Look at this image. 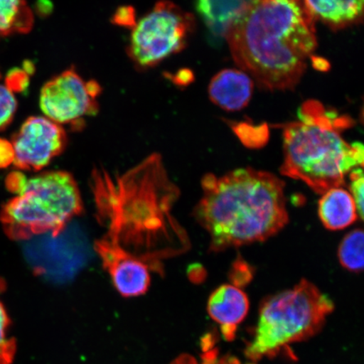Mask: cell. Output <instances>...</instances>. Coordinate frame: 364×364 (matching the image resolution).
<instances>
[{
	"label": "cell",
	"mask_w": 364,
	"mask_h": 364,
	"mask_svg": "<svg viewBox=\"0 0 364 364\" xmlns=\"http://www.w3.org/2000/svg\"><path fill=\"white\" fill-rule=\"evenodd\" d=\"M90 186L97 220L106 230L102 238L150 271L161 275L164 262L189 249L188 236L172 213L179 189L159 154L122 173L95 168Z\"/></svg>",
	"instance_id": "cell-1"
},
{
	"label": "cell",
	"mask_w": 364,
	"mask_h": 364,
	"mask_svg": "<svg viewBox=\"0 0 364 364\" xmlns=\"http://www.w3.org/2000/svg\"><path fill=\"white\" fill-rule=\"evenodd\" d=\"M304 0H252L225 40L234 60L264 88L295 87L317 47Z\"/></svg>",
	"instance_id": "cell-2"
},
{
	"label": "cell",
	"mask_w": 364,
	"mask_h": 364,
	"mask_svg": "<svg viewBox=\"0 0 364 364\" xmlns=\"http://www.w3.org/2000/svg\"><path fill=\"white\" fill-rule=\"evenodd\" d=\"M196 220L210 236V250L264 241L288 224L284 182L272 173L242 168L202 181Z\"/></svg>",
	"instance_id": "cell-3"
},
{
	"label": "cell",
	"mask_w": 364,
	"mask_h": 364,
	"mask_svg": "<svg viewBox=\"0 0 364 364\" xmlns=\"http://www.w3.org/2000/svg\"><path fill=\"white\" fill-rule=\"evenodd\" d=\"M299 117L284 129L282 174L304 181L318 194L341 188L350 172L363 166V145L348 144L341 136L351 120L316 102L304 103Z\"/></svg>",
	"instance_id": "cell-4"
},
{
	"label": "cell",
	"mask_w": 364,
	"mask_h": 364,
	"mask_svg": "<svg viewBox=\"0 0 364 364\" xmlns=\"http://www.w3.org/2000/svg\"><path fill=\"white\" fill-rule=\"evenodd\" d=\"M6 185L16 196L3 205L0 221L14 240L46 233L57 236L83 210L78 184L66 171L44 172L31 178L13 171Z\"/></svg>",
	"instance_id": "cell-5"
},
{
	"label": "cell",
	"mask_w": 364,
	"mask_h": 364,
	"mask_svg": "<svg viewBox=\"0 0 364 364\" xmlns=\"http://www.w3.org/2000/svg\"><path fill=\"white\" fill-rule=\"evenodd\" d=\"M334 308L328 296L306 279L271 296L261 304L245 356L253 362L274 358L290 345L313 338L324 327Z\"/></svg>",
	"instance_id": "cell-6"
},
{
	"label": "cell",
	"mask_w": 364,
	"mask_h": 364,
	"mask_svg": "<svg viewBox=\"0 0 364 364\" xmlns=\"http://www.w3.org/2000/svg\"><path fill=\"white\" fill-rule=\"evenodd\" d=\"M194 27L192 14L168 0H161L136 23L127 54L140 70L156 67L186 47Z\"/></svg>",
	"instance_id": "cell-7"
},
{
	"label": "cell",
	"mask_w": 364,
	"mask_h": 364,
	"mask_svg": "<svg viewBox=\"0 0 364 364\" xmlns=\"http://www.w3.org/2000/svg\"><path fill=\"white\" fill-rule=\"evenodd\" d=\"M102 87L97 81L85 82L70 68L46 83L41 90V110L49 120L58 125H71L78 129L85 117L98 112L97 98Z\"/></svg>",
	"instance_id": "cell-8"
},
{
	"label": "cell",
	"mask_w": 364,
	"mask_h": 364,
	"mask_svg": "<svg viewBox=\"0 0 364 364\" xmlns=\"http://www.w3.org/2000/svg\"><path fill=\"white\" fill-rule=\"evenodd\" d=\"M67 142L66 132L60 125L47 117L27 118L12 138L14 165L19 170L41 171L63 153Z\"/></svg>",
	"instance_id": "cell-9"
},
{
	"label": "cell",
	"mask_w": 364,
	"mask_h": 364,
	"mask_svg": "<svg viewBox=\"0 0 364 364\" xmlns=\"http://www.w3.org/2000/svg\"><path fill=\"white\" fill-rule=\"evenodd\" d=\"M95 250L118 293L130 298L147 292L151 283V271L146 264L104 238L95 241Z\"/></svg>",
	"instance_id": "cell-10"
},
{
	"label": "cell",
	"mask_w": 364,
	"mask_h": 364,
	"mask_svg": "<svg viewBox=\"0 0 364 364\" xmlns=\"http://www.w3.org/2000/svg\"><path fill=\"white\" fill-rule=\"evenodd\" d=\"M250 307L247 295L237 286L224 284L213 291L208 302V315L220 326L224 338L233 341L238 326L247 317Z\"/></svg>",
	"instance_id": "cell-11"
},
{
	"label": "cell",
	"mask_w": 364,
	"mask_h": 364,
	"mask_svg": "<svg viewBox=\"0 0 364 364\" xmlns=\"http://www.w3.org/2000/svg\"><path fill=\"white\" fill-rule=\"evenodd\" d=\"M253 92V82L247 73L226 68L213 77L209 85L211 101L226 111H239L247 106Z\"/></svg>",
	"instance_id": "cell-12"
},
{
	"label": "cell",
	"mask_w": 364,
	"mask_h": 364,
	"mask_svg": "<svg viewBox=\"0 0 364 364\" xmlns=\"http://www.w3.org/2000/svg\"><path fill=\"white\" fill-rule=\"evenodd\" d=\"M252 0H197V11L209 33L217 38H226L228 33Z\"/></svg>",
	"instance_id": "cell-13"
},
{
	"label": "cell",
	"mask_w": 364,
	"mask_h": 364,
	"mask_svg": "<svg viewBox=\"0 0 364 364\" xmlns=\"http://www.w3.org/2000/svg\"><path fill=\"white\" fill-rule=\"evenodd\" d=\"M315 21L339 30L357 24L363 18L364 0H304Z\"/></svg>",
	"instance_id": "cell-14"
},
{
	"label": "cell",
	"mask_w": 364,
	"mask_h": 364,
	"mask_svg": "<svg viewBox=\"0 0 364 364\" xmlns=\"http://www.w3.org/2000/svg\"><path fill=\"white\" fill-rule=\"evenodd\" d=\"M318 213L322 224L331 230H343L358 218L352 195L341 188L330 189L323 194Z\"/></svg>",
	"instance_id": "cell-15"
},
{
	"label": "cell",
	"mask_w": 364,
	"mask_h": 364,
	"mask_svg": "<svg viewBox=\"0 0 364 364\" xmlns=\"http://www.w3.org/2000/svg\"><path fill=\"white\" fill-rule=\"evenodd\" d=\"M33 13L26 0H0V38L33 29Z\"/></svg>",
	"instance_id": "cell-16"
},
{
	"label": "cell",
	"mask_w": 364,
	"mask_h": 364,
	"mask_svg": "<svg viewBox=\"0 0 364 364\" xmlns=\"http://www.w3.org/2000/svg\"><path fill=\"white\" fill-rule=\"evenodd\" d=\"M363 232L361 229L350 232L341 241L338 249L339 261L346 269L353 272L363 269Z\"/></svg>",
	"instance_id": "cell-17"
},
{
	"label": "cell",
	"mask_w": 364,
	"mask_h": 364,
	"mask_svg": "<svg viewBox=\"0 0 364 364\" xmlns=\"http://www.w3.org/2000/svg\"><path fill=\"white\" fill-rule=\"evenodd\" d=\"M10 326V317L0 301V364H12L16 356V341L9 336Z\"/></svg>",
	"instance_id": "cell-18"
},
{
	"label": "cell",
	"mask_w": 364,
	"mask_h": 364,
	"mask_svg": "<svg viewBox=\"0 0 364 364\" xmlns=\"http://www.w3.org/2000/svg\"><path fill=\"white\" fill-rule=\"evenodd\" d=\"M17 110V101L6 85H0V132L11 124Z\"/></svg>",
	"instance_id": "cell-19"
},
{
	"label": "cell",
	"mask_w": 364,
	"mask_h": 364,
	"mask_svg": "<svg viewBox=\"0 0 364 364\" xmlns=\"http://www.w3.org/2000/svg\"><path fill=\"white\" fill-rule=\"evenodd\" d=\"M350 194L356 205L358 215L363 220V190L364 179L363 168L358 167L349 173Z\"/></svg>",
	"instance_id": "cell-20"
},
{
	"label": "cell",
	"mask_w": 364,
	"mask_h": 364,
	"mask_svg": "<svg viewBox=\"0 0 364 364\" xmlns=\"http://www.w3.org/2000/svg\"><path fill=\"white\" fill-rule=\"evenodd\" d=\"M29 75L23 68H13L6 77V86L14 93L24 92L29 86Z\"/></svg>",
	"instance_id": "cell-21"
},
{
	"label": "cell",
	"mask_w": 364,
	"mask_h": 364,
	"mask_svg": "<svg viewBox=\"0 0 364 364\" xmlns=\"http://www.w3.org/2000/svg\"><path fill=\"white\" fill-rule=\"evenodd\" d=\"M112 22L122 27L134 28L136 25V14L134 8L132 6H122L118 8L112 17Z\"/></svg>",
	"instance_id": "cell-22"
},
{
	"label": "cell",
	"mask_w": 364,
	"mask_h": 364,
	"mask_svg": "<svg viewBox=\"0 0 364 364\" xmlns=\"http://www.w3.org/2000/svg\"><path fill=\"white\" fill-rule=\"evenodd\" d=\"M15 161V150L11 141L0 138V170L6 169Z\"/></svg>",
	"instance_id": "cell-23"
},
{
	"label": "cell",
	"mask_w": 364,
	"mask_h": 364,
	"mask_svg": "<svg viewBox=\"0 0 364 364\" xmlns=\"http://www.w3.org/2000/svg\"><path fill=\"white\" fill-rule=\"evenodd\" d=\"M171 364H198V363L193 356H190V355L188 354H183L179 358H177Z\"/></svg>",
	"instance_id": "cell-24"
},
{
	"label": "cell",
	"mask_w": 364,
	"mask_h": 364,
	"mask_svg": "<svg viewBox=\"0 0 364 364\" xmlns=\"http://www.w3.org/2000/svg\"><path fill=\"white\" fill-rule=\"evenodd\" d=\"M23 70H24L29 75H33L35 71L34 65L30 61H26L23 65Z\"/></svg>",
	"instance_id": "cell-25"
},
{
	"label": "cell",
	"mask_w": 364,
	"mask_h": 364,
	"mask_svg": "<svg viewBox=\"0 0 364 364\" xmlns=\"http://www.w3.org/2000/svg\"><path fill=\"white\" fill-rule=\"evenodd\" d=\"M0 77H1V75H0Z\"/></svg>",
	"instance_id": "cell-26"
}]
</instances>
